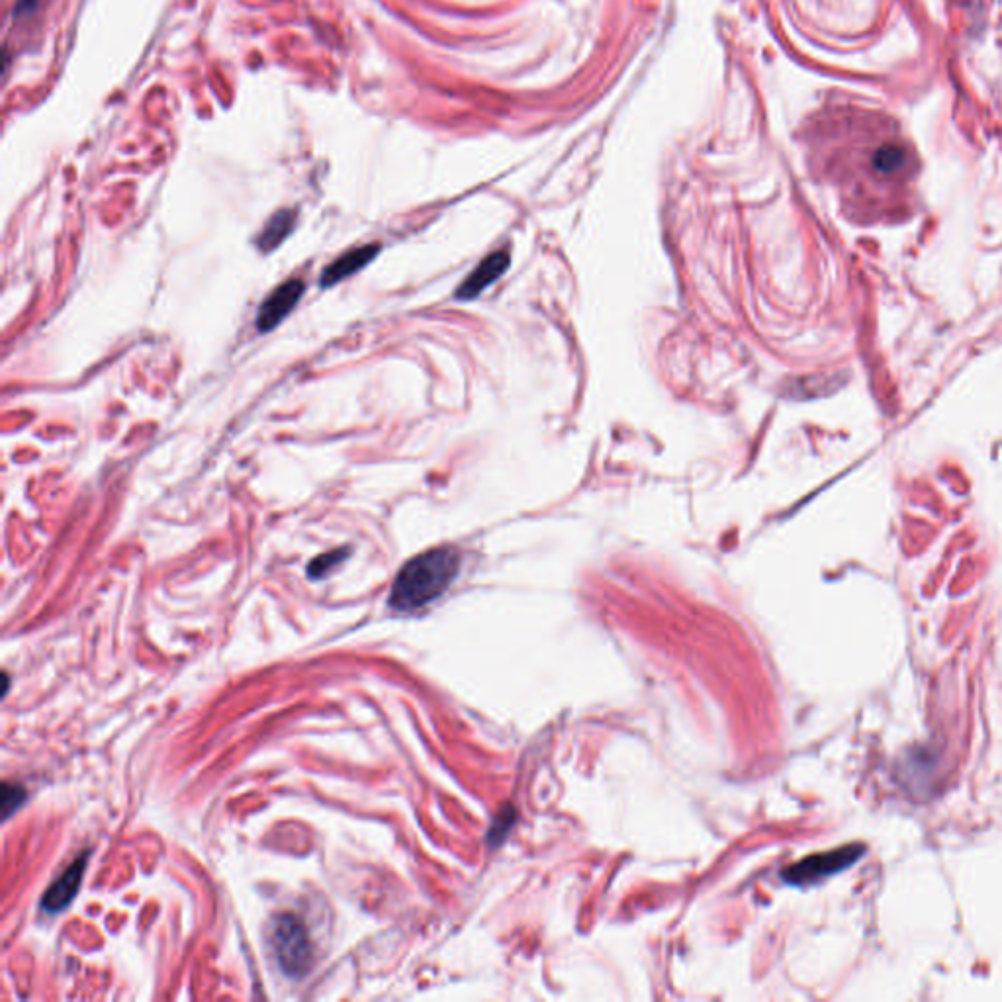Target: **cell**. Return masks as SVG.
<instances>
[{
    "label": "cell",
    "mask_w": 1002,
    "mask_h": 1002,
    "mask_svg": "<svg viewBox=\"0 0 1002 1002\" xmlns=\"http://www.w3.org/2000/svg\"><path fill=\"white\" fill-rule=\"evenodd\" d=\"M380 249L382 247L378 243H370V245H361V247H355V249L339 255L331 265H327L323 269L321 278H319V286L331 288V286L343 282L345 278H351L353 274L363 271L376 259Z\"/></svg>",
    "instance_id": "6"
},
{
    "label": "cell",
    "mask_w": 1002,
    "mask_h": 1002,
    "mask_svg": "<svg viewBox=\"0 0 1002 1002\" xmlns=\"http://www.w3.org/2000/svg\"><path fill=\"white\" fill-rule=\"evenodd\" d=\"M28 799V793L22 785L4 781L2 783V817L10 819Z\"/></svg>",
    "instance_id": "11"
},
{
    "label": "cell",
    "mask_w": 1002,
    "mask_h": 1002,
    "mask_svg": "<svg viewBox=\"0 0 1002 1002\" xmlns=\"http://www.w3.org/2000/svg\"><path fill=\"white\" fill-rule=\"evenodd\" d=\"M864 854V848L860 846H846L838 848L832 852L817 854L811 858L801 860L795 866L787 867L783 871V879L793 885H809L824 877H830L846 867L852 866L860 856Z\"/></svg>",
    "instance_id": "3"
},
{
    "label": "cell",
    "mask_w": 1002,
    "mask_h": 1002,
    "mask_svg": "<svg viewBox=\"0 0 1002 1002\" xmlns=\"http://www.w3.org/2000/svg\"><path fill=\"white\" fill-rule=\"evenodd\" d=\"M34 4H36V0H20V4H18V12H22V10H30Z\"/></svg>",
    "instance_id": "12"
},
{
    "label": "cell",
    "mask_w": 1002,
    "mask_h": 1002,
    "mask_svg": "<svg viewBox=\"0 0 1002 1002\" xmlns=\"http://www.w3.org/2000/svg\"><path fill=\"white\" fill-rule=\"evenodd\" d=\"M353 552V547H339L335 550H329V552H323L319 554L318 558H314L310 564H308V578L312 580H321L325 578L327 574H331L335 568H339L347 558L349 554Z\"/></svg>",
    "instance_id": "10"
},
{
    "label": "cell",
    "mask_w": 1002,
    "mask_h": 1002,
    "mask_svg": "<svg viewBox=\"0 0 1002 1002\" xmlns=\"http://www.w3.org/2000/svg\"><path fill=\"white\" fill-rule=\"evenodd\" d=\"M304 292H306V282L302 278H290V280L278 284L273 292L263 300V304L257 312L255 323H257L259 333H267V331L276 329L284 319L296 310Z\"/></svg>",
    "instance_id": "4"
},
{
    "label": "cell",
    "mask_w": 1002,
    "mask_h": 1002,
    "mask_svg": "<svg viewBox=\"0 0 1002 1002\" xmlns=\"http://www.w3.org/2000/svg\"><path fill=\"white\" fill-rule=\"evenodd\" d=\"M909 163V153L905 147L901 145H883L877 153H875V159H873V165L879 173L883 175H895L899 171H903Z\"/></svg>",
    "instance_id": "9"
},
{
    "label": "cell",
    "mask_w": 1002,
    "mask_h": 1002,
    "mask_svg": "<svg viewBox=\"0 0 1002 1002\" xmlns=\"http://www.w3.org/2000/svg\"><path fill=\"white\" fill-rule=\"evenodd\" d=\"M296 226V212L294 210H280L273 218L267 222V226L257 237V247L263 253H273L278 249L294 231Z\"/></svg>",
    "instance_id": "8"
},
{
    "label": "cell",
    "mask_w": 1002,
    "mask_h": 1002,
    "mask_svg": "<svg viewBox=\"0 0 1002 1002\" xmlns=\"http://www.w3.org/2000/svg\"><path fill=\"white\" fill-rule=\"evenodd\" d=\"M509 267V253L507 251H496V253H490L472 273L470 276L458 286V292L456 296L460 300H470V298H476L478 294H482L492 282H496L500 278L501 274L507 271Z\"/></svg>",
    "instance_id": "7"
},
{
    "label": "cell",
    "mask_w": 1002,
    "mask_h": 1002,
    "mask_svg": "<svg viewBox=\"0 0 1002 1002\" xmlns=\"http://www.w3.org/2000/svg\"><path fill=\"white\" fill-rule=\"evenodd\" d=\"M87 858H89V854H83L81 858H77L51 883V887L42 897V911L57 914V912L65 911L75 901L79 887L83 883L85 869H87Z\"/></svg>",
    "instance_id": "5"
},
{
    "label": "cell",
    "mask_w": 1002,
    "mask_h": 1002,
    "mask_svg": "<svg viewBox=\"0 0 1002 1002\" xmlns=\"http://www.w3.org/2000/svg\"><path fill=\"white\" fill-rule=\"evenodd\" d=\"M271 948L284 975L300 979L310 971L314 950L308 928L296 914L282 912L274 916L271 924Z\"/></svg>",
    "instance_id": "2"
},
{
    "label": "cell",
    "mask_w": 1002,
    "mask_h": 1002,
    "mask_svg": "<svg viewBox=\"0 0 1002 1002\" xmlns=\"http://www.w3.org/2000/svg\"><path fill=\"white\" fill-rule=\"evenodd\" d=\"M460 570V554L453 547L431 548L417 554L400 570L390 592L396 611H415L451 588Z\"/></svg>",
    "instance_id": "1"
}]
</instances>
